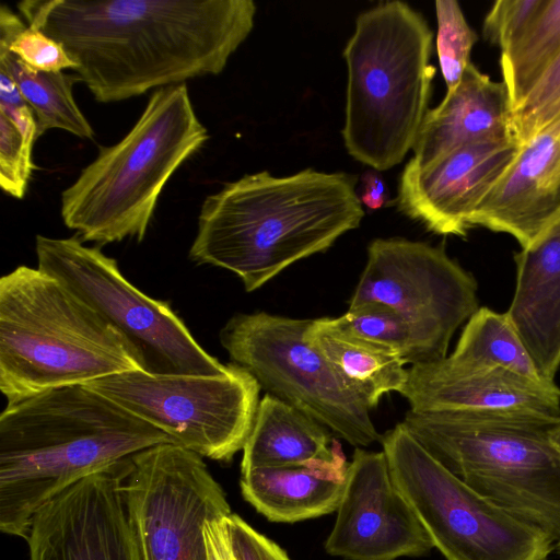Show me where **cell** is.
<instances>
[{
  "label": "cell",
  "instance_id": "obj_1",
  "mask_svg": "<svg viewBox=\"0 0 560 560\" xmlns=\"http://www.w3.org/2000/svg\"><path fill=\"white\" fill-rule=\"evenodd\" d=\"M100 103L221 73L254 27L252 0H24Z\"/></svg>",
  "mask_w": 560,
  "mask_h": 560
},
{
  "label": "cell",
  "instance_id": "obj_2",
  "mask_svg": "<svg viewBox=\"0 0 560 560\" xmlns=\"http://www.w3.org/2000/svg\"><path fill=\"white\" fill-rule=\"evenodd\" d=\"M361 203L342 172L247 174L203 200L189 258L235 273L252 292L357 229Z\"/></svg>",
  "mask_w": 560,
  "mask_h": 560
},
{
  "label": "cell",
  "instance_id": "obj_3",
  "mask_svg": "<svg viewBox=\"0 0 560 560\" xmlns=\"http://www.w3.org/2000/svg\"><path fill=\"white\" fill-rule=\"evenodd\" d=\"M162 431L86 385L7 404L0 415V529L27 537L34 514L81 479L149 447Z\"/></svg>",
  "mask_w": 560,
  "mask_h": 560
},
{
  "label": "cell",
  "instance_id": "obj_4",
  "mask_svg": "<svg viewBox=\"0 0 560 560\" xmlns=\"http://www.w3.org/2000/svg\"><path fill=\"white\" fill-rule=\"evenodd\" d=\"M402 423L450 472L560 542V416L530 410L409 409Z\"/></svg>",
  "mask_w": 560,
  "mask_h": 560
},
{
  "label": "cell",
  "instance_id": "obj_5",
  "mask_svg": "<svg viewBox=\"0 0 560 560\" xmlns=\"http://www.w3.org/2000/svg\"><path fill=\"white\" fill-rule=\"evenodd\" d=\"M138 370L122 336L58 279L23 265L1 277L0 390L7 404Z\"/></svg>",
  "mask_w": 560,
  "mask_h": 560
},
{
  "label": "cell",
  "instance_id": "obj_6",
  "mask_svg": "<svg viewBox=\"0 0 560 560\" xmlns=\"http://www.w3.org/2000/svg\"><path fill=\"white\" fill-rule=\"evenodd\" d=\"M208 139L185 83L155 90L129 132L61 192L65 225L82 242H141L163 188Z\"/></svg>",
  "mask_w": 560,
  "mask_h": 560
},
{
  "label": "cell",
  "instance_id": "obj_7",
  "mask_svg": "<svg viewBox=\"0 0 560 560\" xmlns=\"http://www.w3.org/2000/svg\"><path fill=\"white\" fill-rule=\"evenodd\" d=\"M432 38L424 18L401 1L358 16L343 50L348 82L341 131L354 160L386 171L413 148L435 73Z\"/></svg>",
  "mask_w": 560,
  "mask_h": 560
},
{
  "label": "cell",
  "instance_id": "obj_8",
  "mask_svg": "<svg viewBox=\"0 0 560 560\" xmlns=\"http://www.w3.org/2000/svg\"><path fill=\"white\" fill-rule=\"evenodd\" d=\"M392 478L447 560H546L553 541L441 465L400 422L381 436Z\"/></svg>",
  "mask_w": 560,
  "mask_h": 560
},
{
  "label": "cell",
  "instance_id": "obj_9",
  "mask_svg": "<svg viewBox=\"0 0 560 560\" xmlns=\"http://www.w3.org/2000/svg\"><path fill=\"white\" fill-rule=\"evenodd\" d=\"M37 267L62 282L126 340L142 371L150 374L219 376L229 372L192 337L164 301L138 290L117 261L79 236L37 235Z\"/></svg>",
  "mask_w": 560,
  "mask_h": 560
},
{
  "label": "cell",
  "instance_id": "obj_10",
  "mask_svg": "<svg viewBox=\"0 0 560 560\" xmlns=\"http://www.w3.org/2000/svg\"><path fill=\"white\" fill-rule=\"evenodd\" d=\"M311 323L266 312L240 313L226 322L219 338L233 363L253 375L267 394L353 446L380 442L366 404L308 342Z\"/></svg>",
  "mask_w": 560,
  "mask_h": 560
},
{
  "label": "cell",
  "instance_id": "obj_11",
  "mask_svg": "<svg viewBox=\"0 0 560 560\" xmlns=\"http://www.w3.org/2000/svg\"><path fill=\"white\" fill-rule=\"evenodd\" d=\"M86 386L201 457L230 462L243 450L259 405L260 386L232 363L219 376L113 374Z\"/></svg>",
  "mask_w": 560,
  "mask_h": 560
},
{
  "label": "cell",
  "instance_id": "obj_12",
  "mask_svg": "<svg viewBox=\"0 0 560 560\" xmlns=\"http://www.w3.org/2000/svg\"><path fill=\"white\" fill-rule=\"evenodd\" d=\"M125 491L141 560H208L206 522L232 514L202 457L175 443L135 454Z\"/></svg>",
  "mask_w": 560,
  "mask_h": 560
},
{
  "label": "cell",
  "instance_id": "obj_13",
  "mask_svg": "<svg viewBox=\"0 0 560 560\" xmlns=\"http://www.w3.org/2000/svg\"><path fill=\"white\" fill-rule=\"evenodd\" d=\"M384 305L446 345L479 308L474 276L443 247L400 237L376 238L349 307Z\"/></svg>",
  "mask_w": 560,
  "mask_h": 560
},
{
  "label": "cell",
  "instance_id": "obj_14",
  "mask_svg": "<svg viewBox=\"0 0 560 560\" xmlns=\"http://www.w3.org/2000/svg\"><path fill=\"white\" fill-rule=\"evenodd\" d=\"M131 457L81 479L34 514L30 560H141L125 491Z\"/></svg>",
  "mask_w": 560,
  "mask_h": 560
},
{
  "label": "cell",
  "instance_id": "obj_15",
  "mask_svg": "<svg viewBox=\"0 0 560 560\" xmlns=\"http://www.w3.org/2000/svg\"><path fill=\"white\" fill-rule=\"evenodd\" d=\"M334 527L330 556L347 560L420 557L434 548L412 508L396 487L384 452L354 450Z\"/></svg>",
  "mask_w": 560,
  "mask_h": 560
},
{
  "label": "cell",
  "instance_id": "obj_16",
  "mask_svg": "<svg viewBox=\"0 0 560 560\" xmlns=\"http://www.w3.org/2000/svg\"><path fill=\"white\" fill-rule=\"evenodd\" d=\"M514 138L459 147L427 166L401 172L398 210L440 235L464 237L481 201L515 160Z\"/></svg>",
  "mask_w": 560,
  "mask_h": 560
},
{
  "label": "cell",
  "instance_id": "obj_17",
  "mask_svg": "<svg viewBox=\"0 0 560 560\" xmlns=\"http://www.w3.org/2000/svg\"><path fill=\"white\" fill-rule=\"evenodd\" d=\"M560 218V117L521 145L474 213L470 226L532 244Z\"/></svg>",
  "mask_w": 560,
  "mask_h": 560
},
{
  "label": "cell",
  "instance_id": "obj_18",
  "mask_svg": "<svg viewBox=\"0 0 560 560\" xmlns=\"http://www.w3.org/2000/svg\"><path fill=\"white\" fill-rule=\"evenodd\" d=\"M514 260L515 290L505 313L540 376L553 382L560 366V218Z\"/></svg>",
  "mask_w": 560,
  "mask_h": 560
},
{
  "label": "cell",
  "instance_id": "obj_19",
  "mask_svg": "<svg viewBox=\"0 0 560 560\" xmlns=\"http://www.w3.org/2000/svg\"><path fill=\"white\" fill-rule=\"evenodd\" d=\"M400 394L415 411L530 410L560 416V388L555 382L505 370L439 375L415 364Z\"/></svg>",
  "mask_w": 560,
  "mask_h": 560
},
{
  "label": "cell",
  "instance_id": "obj_20",
  "mask_svg": "<svg viewBox=\"0 0 560 560\" xmlns=\"http://www.w3.org/2000/svg\"><path fill=\"white\" fill-rule=\"evenodd\" d=\"M511 112L504 83L470 62L457 86L427 112L409 162L422 167L465 144L513 138Z\"/></svg>",
  "mask_w": 560,
  "mask_h": 560
},
{
  "label": "cell",
  "instance_id": "obj_21",
  "mask_svg": "<svg viewBox=\"0 0 560 560\" xmlns=\"http://www.w3.org/2000/svg\"><path fill=\"white\" fill-rule=\"evenodd\" d=\"M331 459L261 467L241 474L243 498L268 521L294 523L337 511L349 463L340 443L332 440Z\"/></svg>",
  "mask_w": 560,
  "mask_h": 560
},
{
  "label": "cell",
  "instance_id": "obj_22",
  "mask_svg": "<svg viewBox=\"0 0 560 560\" xmlns=\"http://www.w3.org/2000/svg\"><path fill=\"white\" fill-rule=\"evenodd\" d=\"M241 474L255 468L299 465L335 455L329 431L279 398L260 400L243 447Z\"/></svg>",
  "mask_w": 560,
  "mask_h": 560
},
{
  "label": "cell",
  "instance_id": "obj_23",
  "mask_svg": "<svg viewBox=\"0 0 560 560\" xmlns=\"http://www.w3.org/2000/svg\"><path fill=\"white\" fill-rule=\"evenodd\" d=\"M306 338L370 410L407 382L406 361L397 352L338 328L331 318L312 319Z\"/></svg>",
  "mask_w": 560,
  "mask_h": 560
},
{
  "label": "cell",
  "instance_id": "obj_24",
  "mask_svg": "<svg viewBox=\"0 0 560 560\" xmlns=\"http://www.w3.org/2000/svg\"><path fill=\"white\" fill-rule=\"evenodd\" d=\"M421 365L439 375L505 370L528 378L544 380L506 313H497L488 307L478 308L467 320L451 355Z\"/></svg>",
  "mask_w": 560,
  "mask_h": 560
},
{
  "label": "cell",
  "instance_id": "obj_25",
  "mask_svg": "<svg viewBox=\"0 0 560 560\" xmlns=\"http://www.w3.org/2000/svg\"><path fill=\"white\" fill-rule=\"evenodd\" d=\"M0 68L18 84L33 109L38 137L49 129H62L81 139L93 140L95 131L74 101L75 74L42 72L27 68L8 50H0Z\"/></svg>",
  "mask_w": 560,
  "mask_h": 560
},
{
  "label": "cell",
  "instance_id": "obj_26",
  "mask_svg": "<svg viewBox=\"0 0 560 560\" xmlns=\"http://www.w3.org/2000/svg\"><path fill=\"white\" fill-rule=\"evenodd\" d=\"M335 326L397 352L406 363L425 364L446 358L448 345L395 311L366 303L331 318Z\"/></svg>",
  "mask_w": 560,
  "mask_h": 560
},
{
  "label": "cell",
  "instance_id": "obj_27",
  "mask_svg": "<svg viewBox=\"0 0 560 560\" xmlns=\"http://www.w3.org/2000/svg\"><path fill=\"white\" fill-rule=\"evenodd\" d=\"M560 56V0L546 3L525 33L501 51L500 66L512 109Z\"/></svg>",
  "mask_w": 560,
  "mask_h": 560
},
{
  "label": "cell",
  "instance_id": "obj_28",
  "mask_svg": "<svg viewBox=\"0 0 560 560\" xmlns=\"http://www.w3.org/2000/svg\"><path fill=\"white\" fill-rule=\"evenodd\" d=\"M438 19L436 49L447 91H453L470 61V52L478 39L455 0L435 2Z\"/></svg>",
  "mask_w": 560,
  "mask_h": 560
},
{
  "label": "cell",
  "instance_id": "obj_29",
  "mask_svg": "<svg viewBox=\"0 0 560 560\" xmlns=\"http://www.w3.org/2000/svg\"><path fill=\"white\" fill-rule=\"evenodd\" d=\"M560 117V56L511 112L512 137L524 144Z\"/></svg>",
  "mask_w": 560,
  "mask_h": 560
},
{
  "label": "cell",
  "instance_id": "obj_30",
  "mask_svg": "<svg viewBox=\"0 0 560 560\" xmlns=\"http://www.w3.org/2000/svg\"><path fill=\"white\" fill-rule=\"evenodd\" d=\"M33 145L13 121L0 113V186L5 194L18 199L25 196L35 167Z\"/></svg>",
  "mask_w": 560,
  "mask_h": 560
},
{
  "label": "cell",
  "instance_id": "obj_31",
  "mask_svg": "<svg viewBox=\"0 0 560 560\" xmlns=\"http://www.w3.org/2000/svg\"><path fill=\"white\" fill-rule=\"evenodd\" d=\"M0 50L10 51L23 65L36 71L61 72L78 67L61 44L28 24L11 42L0 45Z\"/></svg>",
  "mask_w": 560,
  "mask_h": 560
},
{
  "label": "cell",
  "instance_id": "obj_32",
  "mask_svg": "<svg viewBox=\"0 0 560 560\" xmlns=\"http://www.w3.org/2000/svg\"><path fill=\"white\" fill-rule=\"evenodd\" d=\"M546 0H499L483 21V37L501 48L514 44L542 10Z\"/></svg>",
  "mask_w": 560,
  "mask_h": 560
},
{
  "label": "cell",
  "instance_id": "obj_33",
  "mask_svg": "<svg viewBox=\"0 0 560 560\" xmlns=\"http://www.w3.org/2000/svg\"><path fill=\"white\" fill-rule=\"evenodd\" d=\"M228 528L236 560H291L275 541L258 533L237 514L228 517Z\"/></svg>",
  "mask_w": 560,
  "mask_h": 560
},
{
  "label": "cell",
  "instance_id": "obj_34",
  "mask_svg": "<svg viewBox=\"0 0 560 560\" xmlns=\"http://www.w3.org/2000/svg\"><path fill=\"white\" fill-rule=\"evenodd\" d=\"M230 515L208 520L203 526L208 560H236L228 528Z\"/></svg>",
  "mask_w": 560,
  "mask_h": 560
},
{
  "label": "cell",
  "instance_id": "obj_35",
  "mask_svg": "<svg viewBox=\"0 0 560 560\" xmlns=\"http://www.w3.org/2000/svg\"><path fill=\"white\" fill-rule=\"evenodd\" d=\"M364 183L361 202L369 209L376 210L386 203V190L382 177L373 171H369L362 177Z\"/></svg>",
  "mask_w": 560,
  "mask_h": 560
},
{
  "label": "cell",
  "instance_id": "obj_36",
  "mask_svg": "<svg viewBox=\"0 0 560 560\" xmlns=\"http://www.w3.org/2000/svg\"><path fill=\"white\" fill-rule=\"evenodd\" d=\"M28 105L13 78L0 68V106L19 107Z\"/></svg>",
  "mask_w": 560,
  "mask_h": 560
},
{
  "label": "cell",
  "instance_id": "obj_37",
  "mask_svg": "<svg viewBox=\"0 0 560 560\" xmlns=\"http://www.w3.org/2000/svg\"><path fill=\"white\" fill-rule=\"evenodd\" d=\"M553 442L560 447V427H558L552 434Z\"/></svg>",
  "mask_w": 560,
  "mask_h": 560
},
{
  "label": "cell",
  "instance_id": "obj_38",
  "mask_svg": "<svg viewBox=\"0 0 560 560\" xmlns=\"http://www.w3.org/2000/svg\"><path fill=\"white\" fill-rule=\"evenodd\" d=\"M556 548H557L558 552L560 553V542L556 544Z\"/></svg>",
  "mask_w": 560,
  "mask_h": 560
}]
</instances>
